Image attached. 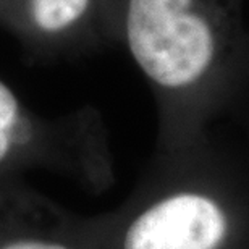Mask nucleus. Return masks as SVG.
<instances>
[{
    "mask_svg": "<svg viewBox=\"0 0 249 249\" xmlns=\"http://www.w3.org/2000/svg\"><path fill=\"white\" fill-rule=\"evenodd\" d=\"M0 24L36 52L76 51L113 34V0H0Z\"/></svg>",
    "mask_w": 249,
    "mask_h": 249,
    "instance_id": "obj_3",
    "label": "nucleus"
},
{
    "mask_svg": "<svg viewBox=\"0 0 249 249\" xmlns=\"http://www.w3.org/2000/svg\"><path fill=\"white\" fill-rule=\"evenodd\" d=\"M36 128L13 88L0 78V165L7 163L36 138Z\"/></svg>",
    "mask_w": 249,
    "mask_h": 249,
    "instance_id": "obj_4",
    "label": "nucleus"
},
{
    "mask_svg": "<svg viewBox=\"0 0 249 249\" xmlns=\"http://www.w3.org/2000/svg\"><path fill=\"white\" fill-rule=\"evenodd\" d=\"M235 230L236 213L225 194L181 188L134 217L122 249H227Z\"/></svg>",
    "mask_w": 249,
    "mask_h": 249,
    "instance_id": "obj_2",
    "label": "nucleus"
},
{
    "mask_svg": "<svg viewBox=\"0 0 249 249\" xmlns=\"http://www.w3.org/2000/svg\"><path fill=\"white\" fill-rule=\"evenodd\" d=\"M113 34L159 101L191 120L249 78L241 0H113Z\"/></svg>",
    "mask_w": 249,
    "mask_h": 249,
    "instance_id": "obj_1",
    "label": "nucleus"
},
{
    "mask_svg": "<svg viewBox=\"0 0 249 249\" xmlns=\"http://www.w3.org/2000/svg\"><path fill=\"white\" fill-rule=\"evenodd\" d=\"M2 249H68L67 246L58 245V243L41 241V240H19L10 243Z\"/></svg>",
    "mask_w": 249,
    "mask_h": 249,
    "instance_id": "obj_5",
    "label": "nucleus"
}]
</instances>
